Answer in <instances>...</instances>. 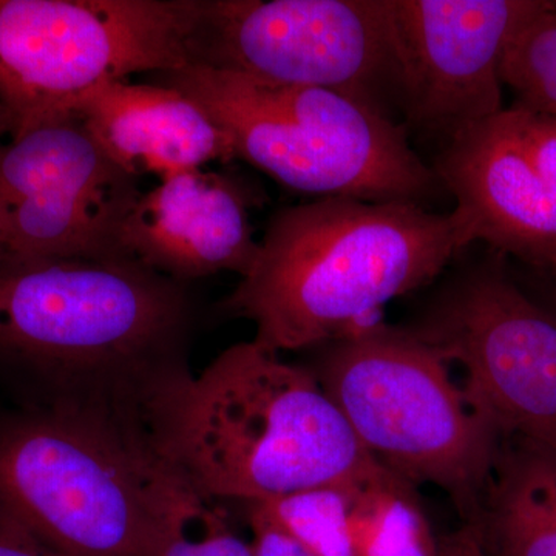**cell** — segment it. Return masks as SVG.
I'll return each instance as SVG.
<instances>
[{"mask_svg": "<svg viewBox=\"0 0 556 556\" xmlns=\"http://www.w3.org/2000/svg\"><path fill=\"white\" fill-rule=\"evenodd\" d=\"M152 452L201 495L257 503L388 477L309 367L257 342L218 354L199 376L161 380L139 409Z\"/></svg>", "mask_w": 556, "mask_h": 556, "instance_id": "6da1fadb", "label": "cell"}, {"mask_svg": "<svg viewBox=\"0 0 556 556\" xmlns=\"http://www.w3.org/2000/svg\"><path fill=\"white\" fill-rule=\"evenodd\" d=\"M186 283L129 257L0 262V358L43 378L51 404L138 416L186 367Z\"/></svg>", "mask_w": 556, "mask_h": 556, "instance_id": "7a4b0ae2", "label": "cell"}, {"mask_svg": "<svg viewBox=\"0 0 556 556\" xmlns=\"http://www.w3.org/2000/svg\"><path fill=\"white\" fill-rule=\"evenodd\" d=\"M466 249L453 212L413 201L327 197L281 208L222 309L274 351L309 350L382 324L391 300L426 287Z\"/></svg>", "mask_w": 556, "mask_h": 556, "instance_id": "3957f363", "label": "cell"}, {"mask_svg": "<svg viewBox=\"0 0 556 556\" xmlns=\"http://www.w3.org/2000/svg\"><path fill=\"white\" fill-rule=\"evenodd\" d=\"M149 80L203 110L229 135L236 159L298 192L424 204L444 190L401 121L345 94L201 67Z\"/></svg>", "mask_w": 556, "mask_h": 556, "instance_id": "277c9868", "label": "cell"}, {"mask_svg": "<svg viewBox=\"0 0 556 556\" xmlns=\"http://www.w3.org/2000/svg\"><path fill=\"white\" fill-rule=\"evenodd\" d=\"M448 367L409 329L379 324L324 345L309 368L379 466L413 486L444 490L467 522L501 438Z\"/></svg>", "mask_w": 556, "mask_h": 556, "instance_id": "5b68a950", "label": "cell"}, {"mask_svg": "<svg viewBox=\"0 0 556 556\" xmlns=\"http://www.w3.org/2000/svg\"><path fill=\"white\" fill-rule=\"evenodd\" d=\"M148 453L130 426L50 404L0 427V511L68 556H150Z\"/></svg>", "mask_w": 556, "mask_h": 556, "instance_id": "8992f818", "label": "cell"}, {"mask_svg": "<svg viewBox=\"0 0 556 556\" xmlns=\"http://www.w3.org/2000/svg\"><path fill=\"white\" fill-rule=\"evenodd\" d=\"M199 9L200 0H0L11 138L70 118L102 84L189 67Z\"/></svg>", "mask_w": 556, "mask_h": 556, "instance_id": "52a82bcc", "label": "cell"}, {"mask_svg": "<svg viewBox=\"0 0 556 556\" xmlns=\"http://www.w3.org/2000/svg\"><path fill=\"white\" fill-rule=\"evenodd\" d=\"M189 67L331 90L390 118L399 113L388 0H200Z\"/></svg>", "mask_w": 556, "mask_h": 556, "instance_id": "ba28073f", "label": "cell"}, {"mask_svg": "<svg viewBox=\"0 0 556 556\" xmlns=\"http://www.w3.org/2000/svg\"><path fill=\"white\" fill-rule=\"evenodd\" d=\"M409 331L463 368L468 404L501 441L556 448V316L500 265L460 274Z\"/></svg>", "mask_w": 556, "mask_h": 556, "instance_id": "9c48e42d", "label": "cell"}, {"mask_svg": "<svg viewBox=\"0 0 556 556\" xmlns=\"http://www.w3.org/2000/svg\"><path fill=\"white\" fill-rule=\"evenodd\" d=\"M138 178L116 166L76 116L0 148V230L10 258H113Z\"/></svg>", "mask_w": 556, "mask_h": 556, "instance_id": "30bf717a", "label": "cell"}, {"mask_svg": "<svg viewBox=\"0 0 556 556\" xmlns=\"http://www.w3.org/2000/svg\"><path fill=\"white\" fill-rule=\"evenodd\" d=\"M431 169L456 201L464 247L556 270V118L514 104L460 130Z\"/></svg>", "mask_w": 556, "mask_h": 556, "instance_id": "8fae6325", "label": "cell"}, {"mask_svg": "<svg viewBox=\"0 0 556 556\" xmlns=\"http://www.w3.org/2000/svg\"><path fill=\"white\" fill-rule=\"evenodd\" d=\"M536 0H388L405 130L447 142L504 109L501 61Z\"/></svg>", "mask_w": 556, "mask_h": 556, "instance_id": "7c38bea8", "label": "cell"}, {"mask_svg": "<svg viewBox=\"0 0 556 556\" xmlns=\"http://www.w3.org/2000/svg\"><path fill=\"white\" fill-rule=\"evenodd\" d=\"M251 193L218 172L197 169L141 192L118 233V251L186 283L218 273L247 276L258 257Z\"/></svg>", "mask_w": 556, "mask_h": 556, "instance_id": "4fadbf2b", "label": "cell"}, {"mask_svg": "<svg viewBox=\"0 0 556 556\" xmlns=\"http://www.w3.org/2000/svg\"><path fill=\"white\" fill-rule=\"evenodd\" d=\"M72 116L116 166L135 178L153 174L163 181L236 160L225 130L179 91L159 84H102L80 97Z\"/></svg>", "mask_w": 556, "mask_h": 556, "instance_id": "5bb4252c", "label": "cell"}, {"mask_svg": "<svg viewBox=\"0 0 556 556\" xmlns=\"http://www.w3.org/2000/svg\"><path fill=\"white\" fill-rule=\"evenodd\" d=\"M466 526L485 556H556V448L501 441Z\"/></svg>", "mask_w": 556, "mask_h": 556, "instance_id": "9a60e30c", "label": "cell"}, {"mask_svg": "<svg viewBox=\"0 0 556 556\" xmlns=\"http://www.w3.org/2000/svg\"><path fill=\"white\" fill-rule=\"evenodd\" d=\"M146 475L155 527L150 556H255L251 541L237 533L225 510L197 492L152 450Z\"/></svg>", "mask_w": 556, "mask_h": 556, "instance_id": "2e32d148", "label": "cell"}, {"mask_svg": "<svg viewBox=\"0 0 556 556\" xmlns=\"http://www.w3.org/2000/svg\"><path fill=\"white\" fill-rule=\"evenodd\" d=\"M413 489L394 475L362 486L350 521L353 556L441 554V543Z\"/></svg>", "mask_w": 556, "mask_h": 556, "instance_id": "e0dca14e", "label": "cell"}, {"mask_svg": "<svg viewBox=\"0 0 556 556\" xmlns=\"http://www.w3.org/2000/svg\"><path fill=\"white\" fill-rule=\"evenodd\" d=\"M367 484L369 482L317 485L273 500L248 503V518L273 526L314 555L353 556L351 514L358 492Z\"/></svg>", "mask_w": 556, "mask_h": 556, "instance_id": "ac0fdd59", "label": "cell"}, {"mask_svg": "<svg viewBox=\"0 0 556 556\" xmlns=\"http://www.w3.org/2000/svg\"><path fill=\"white\" fill-rule=\"evenodd\" d=\"M501 80L515 104L556 118V0H536L519 22L504 50Z\"/></svg>", "mask_w": 556, "mask_h": 556, "instance_id": "d6986e66", "label": "cell"}, {"mask_svg": "<svg viewBox=\"0 0 556 556\" xmlns=\"http://www.w3.org/2000/svg\"><path fill=\"white\" fill-rule=\"evenodd\" d=\"M0 556H68L0 511Z\"/></svg>", "mask_w": 556, "mask_h": 556, "instance_id": "ffe728a7", "label": "cell"}, {"mask_svg": "<svg viewBox=\"0 0 556 556\" xmlns=\"http://www.w3.org/2000/svg\"><path fill=\"white\" fill-rule=\"evenodd\" d=\"M248 519L252 530L251 543L255 556H317L285 533L278 532L273 526L260 519Z\"/></svg>", "mask_w": 556, "mask_h": 556, "instance_id": "44dd1931", "label": "cell"}, {"mask_svg": "<svg viewBox=\"0 0 556 556\" xmlns=\"http://www.w3.org/2000/svg\"><path fill=\"white\" fill-rule=\"evenodd\" d=\"M439 556H485L479 544L477 535L470 527L464 525L452 536L441 541V554Z\"/></svg>", "mask_w": 556, "mask_h": 556, "instance_id": "7402d4cb", "label": "cell"}, {"mask_svg": "<svg viewBox=\"0 0 556 556\" xmlns=\"http://www.w3.org/2000/svg\"><path fill=\"white\" fill-rule=\"evenodd\" d=\"M11 134H13V123H11L10 112L7 105L3 104L2 98H0V148L5 144L3 139L11 138Z\"/></svg>", "mask_w": 556, "mask_h": 556, "instance_id": "603a6c76", "label": "cell"}, {"mask_svg": "<svg viewBox=\"0 0 556 556\" xmlns=\"http://www.w3.org/2000/svg\"><path fill=\"white\" fill-rule=\"evenodd\" d=\"M5 260H10V254L5 240H3L2 230H0V262H5Z\"/></svg>", "mask_w": 556, "mask_h": 556, "instance_id": "cb8c5ba5", "label": "cell"}]
</instances>
